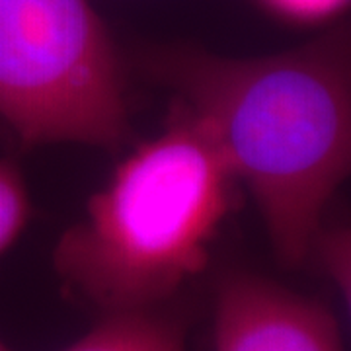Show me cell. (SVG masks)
Listing matches in <instances>:
<instances>
[{
  "label": "cell",
  "mask_w": 351,
  "mask_h": 351,
  "mask_svg": "<svg viewBox=\"0 0 351 351\" xmlns=\"http://www.w3.org/2000/svg\"><path fill=\"white\" fill-rule=\"evenodd\" d=\"M145 64L248 188L279 262L304 265L328 201L350 174L348 32L338 27L265 57L164 47L149 53Z\"/></svg>",
  "instance_id": "6da1fadb"
},
{
  "label": "cell",
  "mask_w": 351,
  "mask_h": 351,
  "mask_svg": "<svg viewBox=\"0 0 351 351\" xmlns=\"http://www.w3.org/2000/svg\"><path fill=\"white\" fill-rule=\"evenodd\" d=\"M237 178L199 121L174 104L66 228L53 267L69 293L104 314L158 308L209 263Z\"/></svg>",
  "instance_id": "7a4b0ae2"
},
{
  "label": "cell",
  "mask_w": 351,
  "mask_h": 351,
  "mask_svg": "<svg viewBox=\"0 0 351 351\" xmlns=\"http://www.w3.org/2000/svg\"><path fill=\"white\" fill-rule=\"evenodd\" d=\"M125 66L90 0H0V121L25 147L119 149Z\"/></svg>",
  "instance_id": "3957f363"
},
{
  "label": "cell",
  "mask_w": 351,
  "mask_h": 351,
  "mask_svg": "<svg viewBox=\"0 0 351 351\" xmlns=\"http://www.w3.org/2000/svg\"><path fill=\"white\" fill-rule=\"evenodd\" d=\"M213 351H343L322 302L248 271L226 274L215 295Z\"/></svg>",
  "instance_id": "277c9868"
},
{
  "label": "cell",
  "mask_w": 351,
  "mask_h": 351,
  "mask_svg": "<svg viewBox=\"0 0 351 351\" xmlns=\"http://www.w3.org/2000/svg\"><path fill=\"white\" fill-rule=\"evenodd\" d=\"M63 351H188L186 328L158 308L104 314Z\"/></svg>",
  "instance_id": "5b68a950"
},
{
  "label": "cell",
  "mask_w": 351,
  "mask_h": 351,
  "mask_svg": "<svg viewBox=\"0 0 351 351\" xmlns=\"http://www.w3.org/2000/svg\"><path fill=\"white\" fill-rule=\"evenodd\" d=\"M32 217V199L24 174L10 160L0 158V258L22 237Z\"/></svg>",
  "instance_id": "8992f818"
},
{
  "label": "cell",
  "mask_w": 351,
  "mask_h": 351,
  "mask_svg": "<svg viewBox=\"0 0 351 351\" xmlns=\"http://www.w3.org/2000/svg\"><path fill=\"white\" fill-rule=\"evenodd\" d=\"M320 263L328 281L336 287L341 301L350 304L351 295V237L350 228L343 225L326 228L322 226L314 240L313 254Z\"/></svg>",
  "instance_id": "52a82bcc"
},
{
  "label": "cell",
  "mask_w": 351,
  "mask_h": 351,
  "mask_svg": "<svg viewBox=\"0 0 351 351\" xmlns=\"http://www.w3.org/2000/svg\"><path fill=\"white\" fill-rule=\"evenodd\" d=\"M267 10L297 24H316L338 16L350 0H260Z\"/></svg>",
  "instance_id": "ba28073f"
},
{
  "label": "cell",
  "mask_w": 351,
  "mask_h": 351,
  "mask_svg": "<svg viewBox=\"0 0 351 351\" xmlns=\"http://www.w3.org/2000/svg\"><path fill=\"white\" fill-rule=\"evenodd\" d=\"M0 351H10V350H8V348H6V346H4V343L0 341Z\"/></svg>",
  "instance_id": "9c48e42d"
}]
</instances>
